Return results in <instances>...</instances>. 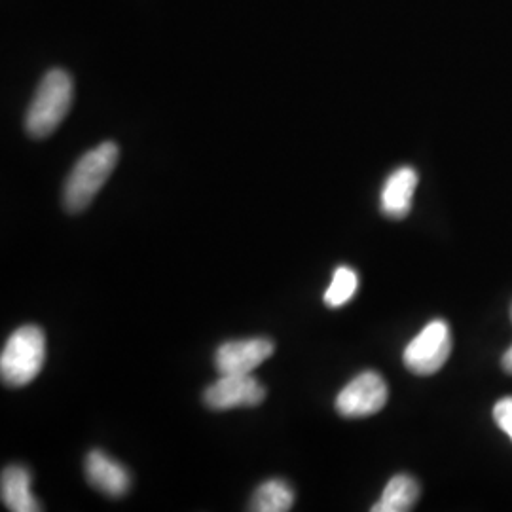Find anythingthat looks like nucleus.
<instances>
[{"instance_id":"nucleus-1","label":"nucleus","mask_w":512,"mask_h":512,"mask_svg":"<svg viewBox=\"0 0 512 512\" xmlns=\"http://www.w3.org/2000/svg\"><path fill=\"white\" fill-rule=\"evenodd\" d=\"M118 156V145L105 141L76 162L63 190V203L69 213H80L93 202L103 184L109 181L118 164Z\"/></svg>"},{"instance_id":"nucleus-2","label":"nucleus","mask_w":512,"mask_h":512,"mask_svg":"<svg viewBox=\"0 0 512 512\" xmlns=\"http://www.w3.org/2000/svg\"><path fill=\"white\" fill-rule=\"evenodd\" d=\"M73 78L63 69H52L38 84L27 109L25 129L33 139H46L65 120L73 105Z\"/></svg>"},{"instance_id":"nucleus-3","label":"nucleus","mask_w":512,"mask_h":512,"mask_svg":"<svg viewBox=\"0 0 512 512\" xmlns=\"http://www.w3.org/2000/svg\"><path fill=\"white\" fill-rule=\"evenodd\" d=\"M46 359V336L37 325H25L16 330L0 353L2 382L12 387L31 384Z\"/></svg>"},{"instance_id":"nucleus-4","label":"nucleus","mask_w":512,"mask_h":512,"mask_svg":"<svg viewBox=\"0 0 512 512\" xmlns=\"http://www.w3.org/2000/svg\"><path fill=\"white\" fill-rule=\"evenodd\" d=\"M452 353V332L444 321H431L406 346L403 361L406 368L418 376H431L439 372Z\"/></svg>"},{"instance_id":"nucleus-5","label":"nucleus","mask_w":512,"mask_h":512,"mask_svg":"<svg viewBox=\"0 0 512 512\" xmlns=\"http://www.w3.org/2000/svg\"><path fill=\"white\" fill-rule=\"evenodd\" d=\"M389 397V389L384 378L366 370L353 378L336 397V410L344 418H366L378 414Z\"/></svg>"},{"instance_id":"nucleus-6","label":"nucleus","mask_w":512,"mask_h":512,"mask_svg":"<svg viewBox=\"0 0 512 512\" xmlns=\"http://www.w3.org/2000/svg\"><path fill=\"white\" fill-rule=\"evenodd\" d=\"M266 399L264 385L253 374H220L219 380L203 393V403L211 410L226 412L234 408H251Z\"/></svg>"},{"instance_id":"nucleus-7","label":"nucleus","mask_w":512,"mask_h":512,"mask_svg":"<svg viewBox=\"0 0 512 512\" xmlns=\"http://www.w3.org/2000/svg\"><path fill=\"white\" fill-rule=\"evenodd\" d=\"M274 349V342L268 338L226 342L215 353V366L219 374H253L274 355Z\"/></svg>"},{"instance_id":"nucleus-8","label":"nucleus","mask_w":512,"mask_h":512,"mask_svg":"<svg viewBox=\"0 0 512 512\" xmlns=\"http://www.w3.org/2000/svg\"><path fill=\"white\" fill-rule=\"evenodd\" d=\"M86 478L95 490L109 497H122L129 492L131 476L128 469L101 450H92L86 458Z\"/></svg>"},{"instance_id":"nucleus-9","label":"nucleus","mask_w":512,"mask_h":512,"mask_svg":"<svg viewBox=\"0 0 512 512\" xmlns=\"http://www.w3.org/2000/svg\"><path fill=\"white\" fill-rule=\"evenodd\" d=\"M418 186V173L412 167H399L389 175L382 190V213L389 219H404L412 209Z\"/></svg>"},{"instance_id":"nucleus-10","label":"nucleus","mask_w":512,"mask_h":512,"mask_svg":"<svg viewBox=\"0 0 512 512\" xmlns=\"http://www.w3.org/2000/svg\"><path fill=\"white\" fill-rule=\"evenodd\" d=\"M2 503L14 512L42 511V505L31 492V473L21 465H10L0 476Z\"/></svg>"},{"instance_id":"nucleus-11","label":"nucleus","mask_w":512,"mask_h":512,"mask_svg":"<svg viewBox=\"0 0 512 512\" xmlns=\"http://www.w3.org/2000/svg\"><path fill=\"white\" fill-rule=\"evenodd\" d=\"M420 499V484L410 475H395L385 486L380 501L372 507L374 512L410 511Z\"/></svg>"},{"instance_id":"nucleus-12","label":"nucleus","mask_w":512,"mask_h":512,"mask_svg":"<svg viewBox=\"0 0 512 512\" xmlns=\"http://www.w3.org/2000/svg\"><path fill=\"white\" fill-rule=\"evenodd\" d=\"M293 505V488L279 478L260 484L251 499V511L255 512H287L293 509Z\"/></svg>"},{"instance_id":"nucleus-13","label":"nucleus","mask_w":512,"mask_h":512,"mask_svg":"<svg viewBox=\"0 0 512 512\" xmlns=\"http://www.w3.org/2000/svg\"><path fill=\"white\" fill-rule=\"evenodd\" d=\"M359 289V275L348 266L336 268L329 289L325 291V304L329 308H342L355 296Z\"/></svg>"},{"instance_id":"nucleus-14","label":"nucleus","mask_w":512,"mask_h":512,"mask_svg":"<svg viewBox=\"0 0 512 512\" xmlns=\"http://www.w3.org/2000/svg\"><path fill=\"white\" fill-rule=\"evenodd\" d=\"M494 420L499 429L512 440V397H505L495 404Z\"/></svg>"},{"instance_id":"nucleus-15","label":"nucleus","mask_w":512,"mask_h":512,"mask_svg":"<svg viewBox=\"0 0 512 512\" xmlns=\"http://www.w3.org/2000/svg\"><path fill=\"white\" fill-rule=\"evenodd\" d=\"M501 365H503L507 374H512V346L505 351V355H503V359H501Z\"/></svg>"},{"instance_id":"nucleus-16","label":"nucleus","mask_w":512,"mask_h":512,"mask_svg":"<svg viewBox=\"0 0 512 512\" xmlns=\"http://www.w3.org/2000/svg\"><path fill=\"white\" fill-rule=\"evenodd\" d=\"M511 319H512V308H511Z\"/></svg>"}]
</instances>
